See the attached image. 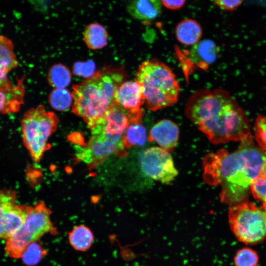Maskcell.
I'll list each match as a JSON object with an SVG mask.
<instances>
[{
  "mask_svg": "<svg viewBox=\"0 0 266 266\" xmlns=\"http://www.w3.org/2000/svg\"><path fill=\"white\" fill-rule=\"evenodd\" d=\"M185 113L214 144L241 141L251 135L245 111L226 90L196 91L187 100Z\"/></svg>",
  "mask_w": 266,
  "mask_h": 266,
  "instance_id": "obj_1",
  "label": "cell"
},
{
  "mask_svg": "<svg viewBox=\"0 0 266 266\" xmlns=\"http://www.w3.org/2000/svg\"><path fill=\"white\" fill-rule=\"evenodd\" d=\"M266 159L265 154L254 143L250 135L241 141L235 151L221 149L207 155L203 161V178L211 185L221 186L222 202L236 204L248 196Z\"/></svg>",
  "mask_w": 266,
  "mask_h": 266,
  "instance_id": "obj_2",
  "label": "cell"
},
{
  "mask_svg": "<svg viewBox=\"0 0 266 266\" xmlns=\"http://www.w3.org/2000/svg\"><path fill=\"white\" fill-rule=\"evenodd\" d=\"M126 77L123 67H107L73 85L72 112L91 129L114 103L115 92Z\"/></svg>",
  "mask_w": 266,
  "mask_h": 266,
  "instance_id": "obj_3",
  "label": "cell"
},
{
  "mask_svg": "<svg viewBox=\"0 0 266 266\" xmlns=\"http://www.w3.org/2000/svg\"><path fill=\"white\" fill-rule=\"evenodd\" d=\"M136 80L142 88L146 107L156 111L178 101L180 87L175 74L165 63L153 59L139 66Z\"/></svg>",
  "mask_w": 266,
  "mask_h": 266,
  "instance_id": "obj_4",
  "label": "cell"
},
{
  "mask_svg": "<svg viewBox=\"0 0 266 266\" xmlns=\"http://www.w3.org/2000/svg\"><path fill=\"white\" fill-rule=\"evenodd\" d=\"M59 120L42 105L31 108L24 114L21 121L23 141L33 160L38 162L49 148L50 136L57 127Z\"/></svg>",
  "mask_w": 266,
  "mask_h": 266,
  "instance_id": "obj_5",
  "label": "cell"
},
{
  "mask_svg": "<svg viewBox=\"0 0 266 266\" xmlns=\"http://www.w3.org/2000/svg\"><path fill=\"white\" fill-rule=\"evenodd\" d=\"M50 215V210L42 202L33 206H28L24 224L14 234L6 239V254L12 258H20L31 243L35 242L46 233L57 234Z\"/></svg>",
  "mask_w": 266,
  "mask_h": 266,
  "instance_id": "obj_6",
  "label": "cell"
},
{
  "mask_svg": "<svg viewBox=\"0 0 266 266\" xmlns=\"http://www.w3.org/2000/svg\"><path fill=\"white\" fill-rule=\"evenodd\" d=\"M230 227L235 238L246 245H255L266 238V210L248 202L235 204L229 210Z\"/></svg>",
  "mask_w": 266,
  "mask_h": 266,
  "instance_id": "obj_7",
  "label": "cell"
},
{
  "mask_svg": "<svg viewBox=\"0 0 266 266\" xmlns=\"http://www.w3.org/2000/svg\"><path fill=\"white\" fill-rule=\"evenodd\" d=\"M139 160L144 174L163 184L170 183L178 175L172 156L162 148L152 147L144 150Z\"/></svg>",
  "mask_w": 266,
  "mask_h": 266,
  "instance_id": "obj_8",
  "label": "cell"
},
{
  "mask_svg": "<svg viewBox=\"0 0 266 266\" xmlns=\"http://www.w3.org/2000/svg\"><path fill=\"white\" fill-rule=\"evenodd\" d=\"M124 148L123 136L92 133L91 138L85 146L75 147L76 156L85 163L93 166L113 154H121Z\"/></svg>",
  "mask_w": 266,
  "mask_h": 266,
  "instance_id": "obj_9",
  "label": "cell"
},
{
  "mask_svg": "<svg viewBox=\"0 0 266 266\" xmlns=\"http://www.w3.org/2000/svg\"><path fill=\"white\" fill-rule=\"evenodd\" d=\"M16 192L11 189L0 190V239H7L23 225L28 206L16 203Z\"/></svg>",
  "mask_w": 266,
  "mask_h": 266,
  "instance_id": "obj_10",
  "label": "cell"
},
{
  "mask_svg": "<svg viewBox=\"0 0 266 266\" xmlns=\"http://www.w3.org/2000/svg\"><path fill=\"white\" fill-rule=\"evenodd\" d=\"M219 48L210 39L200 41L183 53L179 52L178 57L183 65L186 75L195 69L206 70L217 59Z\"/></svg>",
  "mask_w": 266,
  "mask_h": 266,
  "instance_id": "obj_11",
  "label": "cell"
},
{
  "mask_svg": "<svg viewBox=\"0 0 266 266\" xmlns=\"http://www.w3.org/2000/svg\"><path fill=\"white\" fill-rule=\"evenodd\" d=\"M114 103L129 114L132 123L140 122L144 115L141 106L144 104L142 88L136 81H125L117 89Z\"/></svg>",
  "mask_w": 266,
  "mask_h": 266,
  "instance_id": "obj_12",
  "label": "cell"
},
{
  "mask_svg": "<svg viewBox=\"0 0 266 266\" xmlns=\"http://www.w3.org/2000/svg\"><path fill=\"white\" fill-rule=\"evenodd\" d=\"M131 123L128 113L114 103L104 115L90 129L92 133H100L111 136H124Z\"/></svg>",
  "mask_w": 266,
  "mask_h": 266,
  "instance_id": "obj_13",
  "label": "cell"
},
{
  "mask_svg": "<svg viewBox=\"0 0 266 266\" xmlns=\"http://www.w3.org/2000/svg\"><path fill=\"white\" fill-rule=\"evenodd\" d=\"M179 135L177 125L170 120L163 119L151 128L148 139L156 142L167 151H171L177 144Z\"/></svg>",
  "mask_w": 266,
  "mask_h": 266,
  "instance_id": "obj_14",
  "label": "cell"
},
{
  "mask_svg": "<svg viewBox=\"0 0 266 266\" xmlns=\"http://www.w3.org/2000/svg\"><path fill=\"white\" fill-rule=\"evenodd\" d=\"M24 77L18 79L15 84L6 88H0V115L11 114L19 111L23 103L25 90Z\"/></svg>",
  "mask_w": 266,
  "mask_h": 266,
  "instance_id": "obj_15",
  "label": "cell"
},
{
  "mask_svg": "<svg viewBox=\"0 0 266 266\" xmlns=\"http://www.w3.org/2000/svg\"><path fill=\"white\" fill-rule=\"evenodd\" d=\"M161 0H130L127 10L133 18L141 21L153 20L162 11Z\"/></svg>",
  "mask_w": 266,
  "mask_h": 266,
  "instance_id": "obj_16",
  "label": "cell"
},
{
  "mask_svg": "<svg viewBox=\"0 0 266 266\" xmlns=\"http://www.w3.org/2000/svg\"><path fill=\"white\" fill-rule=\"evenodd\" d=\"M175 34L180 43L186 46H193L200 41L202 30L196 20L188 18L182 20L176 25Z\"/></svg>",
  "mask_w": 266,
  "mask_h": 266,
  "instance_id": "obj_17",
  "label": "cell"
},
{
  "mask_svg": "<svg viewBox=\"0 0 266 266\" xmlns=\"http://www.w3.org/2000/svg\"><path fill=\"white\" fill-rule=\"evenodd\" d=\"M83 39L88 48L100 49L105 46L107 43L108 33L101 24L92 23L85 28L83 33Z\"/></svg>",
  "mask_w": 266,
  "mask_h": 266,
  "instance_id": "obj_18",
  "label": "cell"
},
{
  "mask_svg": "<svg viewBox=\"0 0 266 266\" xmlns=\"http://www.w3.org/2000/svg\"><path fill=\"white\" fill-rule=\"evenodd\" d=\"M18 66L13 43L8 37L0 35V72L7 74Z\"/></svg>",
  "mask_w": 266,
  "mask_h": 266,
  "instance_id": "obj_19",
  "label": "cell"
},
{
  "mask_svg": "<svg viewBox=\"0 0 266 266\" xmlns=\"http://www.w3.org/2000/svg\"><path fill=\"white\" fill-rule=\"evenodd\" d=\"M69 242L76 250L85 252L92 246L94 235L91 230L84 225L77 226L68 234Z\"/></svg>",
  "mask_w": 266,
  "mask_h": 266,
  "instance_id": "obj_20",
  "label": "cell"
},
{
  "mask_svg": "<svg viewBox=\"0 0 266 266\" xmlns=\"http://www.w3.org/2000/svg\"><path fill=\"white\" fill-rule=\"evenodd\" d=\"M147 140V132L144 126L140 122L131 123L123 136L125 148L132 146H142Z\"/></svg>",
  "mask_w": 266,
  "mask_h": 266,
  "instance_id": "obj_21",
  "label": "cell"
},
{
  "mask_svg": "<svg viewBox=\"0 0 266 266\" xmlns=\"http://www.w3.org/2000/svg\"><path fill=\"white\" fill-rule=\"evenodd\" d=\"M71 79L70 70L66 66L61 64L52 66L47 74L49 84L54 89L65 88L70 84Z\"/></svg>",
  "mask_w": 266,
  "mask_h": 266,
  "instance_id": "obj_22",
  "label": "cell"
},
{
  "mask_svg": "<svg viewBox=\"0 0 266 266\" xmlns=\"http://www.w3.org/2000/svg\"><path fill=\"white\" fill-rule=\"evenodd\" d=\"M71 93L65 88L54 89L49 96L50 105L58 111L68 110L72 104Z\"/></svg>",
  "mask_w": 266,
  "mask_h": 266,
  "instance_id": "obj_23",
  "label": "cell"
},
{
  "mask_svg": "<svg viewBox=\"0 0 266 266\" xmlns=\"http://www.w3.org/2000/svg\"><path fill=\"white\" fill-rule=\"evenodd\" d=\"M259 257L258 253L249 247L239 249L233 258L234 266H258Z\"/></svg>",
  "mask_w": 266,
  "mask_h": 266,
  "instance_id": "obj_24",
  "label": "cell"
},
{
  "mask_svg": "<svg viewBox=\"0 0 266 266\" xmlns=\"http://www.w3.org/2000/svg\"><path fill=\"white\" fill-rule=\"evenodd\" d=\"M46 254V250L39 243L33 242L30 244L24 250L21 258L28 266L37 265Z\"/></svg>",
  "mask_w": 266,
  "mask_h": 266,
  "instance_id": "obj_25",
  "label": "cell"
},
{
  "mask_svg": "<svg viewBox=\"0 0 266 266\" xmlns=\"http://www.w3.org/2000/svg\"><path fill=\"white\" fill-rule=\"evenodd\" d=\"M254 131L256 141L261 148L266 151V116L259 115L257 116Z\"/></svg>",
  "mask_w": 266,
  "mask_h": 266,
  "instance_id": "obj_26",
  "label": "cell"
},
{
  "mask_svg": "<svg viewBox=\"0 0 266 266\" xmlns=\"http://www.w3.org/2000/svg\"><path fill=\"white\" fill-rule=\"evenodd\" d=\"M250 190L253 197L262 202V207L266 210V179L258 177L251 184Z\"/></svg>",
  "mask_w": 266,
  "mask_h": 266,
  "instance_id": "obj_27",
  "label": "cell"
},
{
  "mask_svg": "<svg viewBox=\"0 0 266 266\" xmlns=\"http://www.w3.org/2000/svg\"><path fill=\"white\" fill-rule=\"evenodd\" d=\"M72 69L75 75L88 78L95 72V65L92 61L78 62L73 65Z\"/></svg>",
  "mask_w": 266,
  "mask_h": 266,
  "instance_id": "obj_28",
  "label": "cell"
},
{
  "mask_svg": "<svg viewBox=\"0 0 266 266\" xmlns=\"http://www.w3.org/2000/svg\"><path fill=\"white\" fill-rule=\"evenodd\" d=\"M215 5L227 11H232L241 5L243 0H213Z\"/></svg>",
  "mask_w": 266,
  "mask_h": 266,
  "instance_id": "obj_29",
  "label": "cell"
},
{
  "mask_svg": "<svg viewBox=\"0 0 266 266\" xmlns=\"http://www.w3.org/2000/svg\"><path fill=\"white\" fill-rule=\"evenodd\" d=\"M186 0H161L162 4L166 8L171 10L178 9L185 4Z\"/></svg>",
  "mask_w": 266,
  "mask_h": 266,
  "instance_id": "obj_30",
  "label": "cell"
},
{
  "mask_svg": "<svg viewBox=\"0 0 266 266\" xmlns=\"http://www.w3.org/2000/svg\"><path fill=\"white\" fill-rule=\"evenodd\" d=\"M13 85L7 77V74L0 72V88H9Z\"/></svg>",
  "mask_w": 266,
  "mask_h": 266,
  "instance_id": "obj_31",
  "label": "cell"
},
{
  "mask_svg": "<svg viewBox=\"0 0 266 266\" xmlns=\"http://www.w3.org/2000/svg\"><path fill=\"white\" fill-rule=\"evenodd\" d=\"M260 176L266 179V159L262 167Z\"/></svg>",
  "mask_w": 266,
  "mask_h": 266,
  "instance_id": "obj_32",
  "label": "cell"
}]
</instances>
